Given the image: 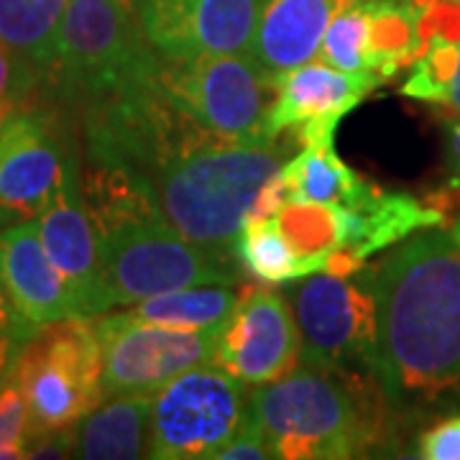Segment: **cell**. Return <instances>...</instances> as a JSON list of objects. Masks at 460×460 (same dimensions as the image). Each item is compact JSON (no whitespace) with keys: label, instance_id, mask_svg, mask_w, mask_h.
Instances as JSON below:
<instances>
[{"label":"cell","instance_id":"cell-1","mask_svg":"<svg viewBox=\"0 0 460 460\" xmlns=\"http://www.w3.org/2000/svg\"><path fill=\"white\" fill-rule=\"evenodd\" d=\"M378 338L371 371L396 399L460 384V226L425 228L374 263Z\"/></svg>","mask_w":460,"mask_h":460},{"label":"cell","instance_id":"cell-2","mask_svg":"<svg viewBox=\"0 0 460 460\" xmlns=\"http://www.w3.org/2000/svg\"><path fill=\"white\" fill-rule=\"evenodd\" d=\"M284 164L287 151L279 138L217 136L169 100L136 174L146 181L156 210L180 235L235 253V241L261 187Z\"/></svg>","mask_w":460,"mask_h":460},{"label":"cell","instance_id":"cell-3","mask_svg":"<svg viewBox=\"0 0 460 460\" xmlns=\"http://www.w3.org/2000/svg\"><path fill=\"white\" fill-rule=\"evenodd\" d=\"M253 417L281 460H348L378 435L371 392L350 368L296 366L279 381L256 386Z\"/></svg>","mask_w":460,"mask_h":460},{"label":"cell","instance_id":"cell-4","mask_svg":"<svg viewBox=\"0 0 460 460\" xmlns=\"http://www.w3.org/2000/svg\"><path fill=\"white\" fill-rule=\"evenodd\" d=\"M162 54L151 47L128 0H69L59 57L47 84L84 108L159 80Z\"/></svg>","mask_w":460,"mask_h":460},{"label":"cell","instance_id":"cell-5","mask_svg":"<svg viewBox=\"0 0 460 460\" xmlns=\"http://www.w3.org/2000/svg\"><path fill=\"white\" fill-rule=\"evenodd\" d=\"M5 378L26 399L29 440L41 432L77 428L108 399L98 332L77 314L44 325L29 338L16 350Z\"/></svg>","mask_w":460,"mask_h":460},{"label":"cell","instance_id":"cell-6","mask_svg":"<svg viewBox=\"0 0 460 460\" xmlns=\"http://www.w3.org/2000/svg\"><path fill=\"white\" fill-rule=\"evenodd\" d=\"M111 310L198 284H235V253L199 246L164 217H131L98 230Z\"/></svg>","mask_w":460,"mask_h":460},{"label":"cell","instance_id":"cell-7","mask_svg":"<svg viewBox=\"0 0 460 460\" xmlns=\"http://www.w3.org/2000/svg\"><path fill=\"white\" fill-rule=\"evenodd\" d=\"M159 90L187 118L217 136L277 141L269 136V113L279 95V80L259 69L246 54L162 57Z\"/></svg>","mask_w":460,"mask_h":460},{"label":"cell","instance_id":"cell-8","mask_svg":"<svg viewBox=\"0 0 460 460\" xmlns=\"http://www.w3.org/2000/svg\"><path fill=\"white\" fill-rule=\"evenodd\" d=\"M251 417L243 381L215 363L195 366L154 394L148 458L215 460Z\"/></svg>","mask_w":460,"mask_h":460},{"label":"cell","instance_id":"cell-9","mask_svg":"<svg viewBox=\"0 0 460 460\" xmlns=\"http://www.w3.org/2000/svg\"><path fill=\"white\" fill-rule=\"evenodd\" d=\"M302 332V363L320 368L374 366L378 338L374 266L353 277L317 271L287 289Z\"/></svg>","mask_w":460,"mask_h":460},{"label":"cell","instance_id":"cell-10","mask_svg":"<svg viewBox=\"0 0 460 460\" xmlns=\"http://www.w3.org/2000/svg\"><path fill=\"white\" fill-rule=\"evenodd\" d=\"M102 350L105 396L156 394L184 371L213 363L220 330H177L128 313L93 320Z\"/></svg>","mask_w":460,"mask_h":460},{"label":"cell","instance_id":"cell-11","mask_svg":"<svg viewBox=\"0 0 460 460\" xmlns=\"http://www.w3.org/2000/svg\"><path fill=\"white\" fill-rule=\"evenodd\" d=\"M215 366L246 386H263L302 363V332L287 299L266 287H243L238 305L220 330Z\"/></svg>","mask_w":460,"mask_h":460},{"label":"cell","instance_id":"cell-12","mask_svg":"<svg viewBox=\"0 0 460 460\" xmlns=\"http://www.w3.org/2000/svg\"><path fill=\"white\" fill-rule=\"evenodd\" d=\"M72 146L59 118L21 108L0 123V210L18 220L39 217L62 187Z\"/></svg>","mask_w":460,"mask_h":460},{"label":"cell","instance_id":"cell-13","mask_svg":"<svg viewBox=\"0 0 460 460\" xmlns=\"http://www.w3.org/2000/svg\"><path fill=\"white\" fill-rule=\"evenodd\" d=\"M151 47L166 59L246 54L261 0H133Z\"/></svg>","mask_w":460,"mask_h":460},{"label":"cell","instance_id":"cell-14","mask_svg":"<svg viewBox=\"0 0 460 460\" xmlns=\"http://www.w3.org/2000/svg\"><path fill=\"white\" fill-rule=\"evenodd\" d=\"M36 223L47 253L69 289L75 314L98 317L108 313L111 302L105 292L100 238L84 205L77 154H72L62 187L57 190L47 210L36 217Z\"/></svg>","mask_w":460,"mask_h":460},{"label":"cell","instance_id":"cell-15","mask_svg":"<svg viewBox=\"0 0 460 460\" xmlns=\"http://www.w3.org/2000/svg\"><path fill=\"white\" fill-rule=\"evenodd\" d=\"M376 83L363 75L341 72L325 62H307L279 80V95L269 113V136H295L296 146L332 144L338 123L358 108Z\"/></svg>","mask_w":460,"mask_h":460},{"label":"cell","instance_id":"cell-16","mask_svg":"<svg viewBox=\"0 0 460 460\" xmlns=\"http://www.w3.org/2000/svg\"><path fill=\"white\" fill-rule=\"evenodd\" d=\"M0 279L21 323L33 335L44 325L75 317L69 289L47 253L36 217L0 230Z\"/></svg>","mask_w":460,"mask_h":460},{"label":"cell","instance_id":"cell-17","mask_svg":"<svg viewBox=\"0 0 460 460\" xmlns=\"http://www.w3.org/2000/svg\"><path fill=\"white\" fill-rule=\"evenodd\" d=\"M350 3L356 0H261L246 57L281 80L287 72L313 62L330 21Z\"/></svg>","mask_w":460,"mask_h":460},{"label":"cell","instance_id":"cell-18","mask_svg":"<svg viewBox=\"0 0 460 460\" xmlns=\"http://www.w3.org/2000/svg\"><path fill=\"white\" fill-rule=\"evenodd\" d=\"M445 215L411 195L376 190L358 208H345V243L353 256L368 259L384 248L396 246L417 230L440 228Z\"/></svg>","mask_w":460,"mask_h":460},{"label":"cell","instance_id":"cell-19","mask_svg":"<svg viewBox=\"0 0 460 460\" xmlns=\"http://www.w3.org/2000/svg\"><path fill=\"white\" fill-rule=\"evenodd\" d=\"M154 394L115 396L77 425L75 458L136 460L151 453Z\"/></svg>","mask_w":460,"mask_h":460},{"label":"cell","instance_id":"cell-20","mask_svg":"<svg viewBox=\"0 0 460 460\" xmlns=\"http://www.w3.org/2000/svg\"><path fill=\"white\" fill-rule=\"evenodd\" d=\"M279 177L287 184L292 202L358 208L378 190L374 181L363 180L345 164L332 144L305 146L296 156L287 159Z\"/></svg>","mask_w":460,"mask_h":460},{"label":"cell","instance_id":"cell-21","mask_svg":"<svg viewBox=\"0 0 460 460\" xmlns=\"http://www.w3.org/2000/svg\"><path fill=\"white\" fill-rule=\"evenodd\" d=\"M69 0H0V44L16 51L47 83L59 57V31Z\"/></svg>","mask_w":460,"mask_h":460},{"label":"cell","instance_id":"cell-22","mask_svg":"<svg viewBox=\"0 0 460 460\" xmlns=\"http://www.w3.org/2000/svg\"><path fill=\"white\" fill-rule=\"evenodd\" d=\"M241 289L233 284H198L133 305V313L148 323L177 330H223L238 305Z\"/></svg>","mask_w":460,"mask_h":460},{"label":"cell","instance_id":"cell-23","mask_svg":"<svg viewBox=\"0 0 460 460\" xmlns=\"http://www.w3.org/2000/svg\"><path fill=\"white\" fill-rule=\"evenodd\" d=\"M235 256L263 284L279 287L310 277V266L296 256L277 217H248L235 241Z\"/></svg>","mask_w":460,"mask_h":460},{"label":"cell","instance_id":"cell-24","mask_svg":"<svg viewBox=\"0 0 460 460\" xmlns=\"http://www.w3.org/2000/svg\"><path fill=\"white\" fill-rule=\"evenodd\" d=\"M287 241L310 271H325L330 253L345 243V208L323 202H289L277 215Z\"/></svg>","mask_w":460,"mask_h":460},{"label":"cell","instance_id":"cell-25","mask_svg":"<svg viewBox=\"0 0 460 460\" xmlns=\"http://www.w3.org/2000/svg\"><path fill=\"white\" fill-rule=\"evenodd\" d=\"M368 36H371L368 0H356L345 5L343 11L330 21L320 51H317V59L341 72L371 77L368 75Z\"/></svg>","mask_w":460,"mask_h":460},{"label":"cell","instance_id":"cell-26","mask_svg":"<svg viewBox=\"0 0 460 460\" xmlns=\"http://www.w3.org/2000/svg\"><path fill=\"white\" fill-rule=\"evenodd\" d=\"M460 59V41L453 39H432L422 54L414 59L410 80L402 87V95L420 102L443 105L450 83L456 77Z\"/></svg>","mask_w":460,"mask_h":460},{"label":"cell","instance_id":"cell-27","mask_svg":"<svg viewBox=\"0 0 460 460\" xmlns=\"http://www.w3.org/2000/svg\"><path fill=\"white\" fill-rule=\"evenodd\" d=\"M41 84L39 72L23 57L0 44V123L31 100Z\"/></svg>","mask_w":460,"mask_h":460},{"label":"cell","instance_id":"cell-28","mask_svg":"<svg viewBox=\"0 0 460 460\" xmlns=\"http://www.w3.org/2000/svg\"><path fill=\"white\" fill-rule=\"evenodd\" d=\"M29 407L13 381L0 384V458H26Z\"/></svg>","mask_w":460,"mask_h":460},{"label":"cell","instance_id":"cell-29","mask_svg":"<svg viewBox=\"0 0 460 460\" xmlns=\"http://www.w3.org/2000/svg\"><path fill=\"white\" fill-rule=\"evenodd\" d=\"M420 456L425 460H460V417L428 429L420 438Z\"/></svg>","mask_w":460,"mask_h":460},{"label":"cell","instance_id":"cell-30","mask_svg":"<svg viewBox=\"0 0 460 460\" xmlns=\"http://www.w3.org/2000/svg\"><path fill=\"white\" fill-rule=\"evenodd\" d=\"M274 458V450L263 435L261 425L256 422V417H251L246 428L241 429L233 440H230L215 460H266Z\"/></svg>","mask_w":460,"mask_h":460},{"label":"cell","instance_id":"cell-31","mask_svg":"<svg viewBox=\"0 0 460 460\" xmlns=\"http://www.w3.org/2000/svg\"><path fill=\"white\" fill-rule=\"evenodd\" d=\"M77 445V428L54 429L33 435L26 445V458H69L75 456Z\"/></svg>","mask_w":460,"mask_h":460},{"label":"cell","instance_id":"cell-32","mask_svg":"<svg viewBox=\"0 0 460 460\" xmlns=\"http://www.w3.org/2000/svg\"><path fill=\"white\" fill-rule=\"evenodd\" d=\"M0 338H11L16 343H26L29 338H33L31 330L21 323V317L13 310V305L8 299V292L3 287V279H0Z\"/></svg>","mask_w":460,"mask_h":460},{"label":"cell","instance_id":"cell-33","mask_svg":"<svg viewBox=\"0 0 460 460\" xmlns=\"http://www.w3.org/2000/svg\"><path fill=\"white\" fill-rule=\"evenodd\" d=\"M445 159H447V172L453 187L460 190V118L447 123V136H445Z\"/></svg>","mask_w":460,"mask_h":460},{"label":"cell","instance_id":"cell-34","mask_svg":"<svg viewBox=\"0 0 460 460\" xmlns=\"http://www.w3.org/2000/svg\"><path fill=\"white\" fill-rule=\"evenodd\" d=\"M23 343H16L11 338H0V384L8 376V368H11L13 358H16V350Z\"/></svg>","mask_w":460,"mask_h":460},{"label":"cell","instance_id":"cell-35","mask_svg":"<svg viewBox=\"0 0 460 460\" xmlns=\"http://www.w3.org/2000/svg\"><path fill=\"white\" fill-rule=\"evenodd\" d=\"M443 105L460 118V59L458 69H456V77H453V83H450V90H447V98H445Z\"/></svg>","mask_w":460,"mask_h":460},{"label":"cell","instance_id":"cell-36","mask_svg":"<svg viewBox=\"0 0 460 460\" xmlns=\"http://www.w3.org/2000/svg\"><path fill=\"white\" fill-rule=\"evenodd\" d=\"M13 223H18V217H13V215H8L0 210V230L8 228V226H13Z\"/></svg>","mask_w":460,"mask_h":460},{"label":"cell","instance_id":"cell-37","mask_svg":"<svg viewBox=\"0 0 460 460\" xmlns=\"http://www.w3.org/2000/svg\"><path fill=\"white\" fill-rule=\"evenodd\" d=\"M128 3H133V0H128Z\"/></svg>","mask_w":460,"mask_h":460}]
</instances>
